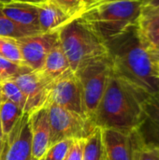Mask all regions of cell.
<instances>
[{
  "label": "cell",
  "mask_w": 159,
  "mask_h": 160,
  "mask_svg": "<svg viewBox=\"0 0 159 160\" xmlns=\"http://www.w3.org/2000/svg\"><path fill=\"white\" fill-rule=\"evenodd\" d=\"M1 7L2 6H0V37H7V38L19 39L26 36L39 34V33H36L31 30H28L17 24L10 19H8L3 13Z\"/></svg>",
  "instance_id": "cell-20"
},
{
  "label": "cell",
  "mask_w": 159,
  "mask_h": 160,
  "mask_svg": "<svg viewBox=\"0 0 159 160\" xmlns=\"http://www.w3.org/2000/svg\"><path fill=\"white\" fill-rule=\"evenodd\" d=\"M0 56L18 65L25 66L21 54L17 39L7 37H0Z\"/></svg>",
  "instance_id": "cell-22"
},
{
  "label": "cell",
  "mask_w": 159,
  "mask_h": 160,
  "mask_svg": "<svg viewBox=\"0 0 159 160\" xmlns=\"http://www.w3.org/2000/svg\"><path fill=\"white\" fill-rule=\"evenodd\" d=\"M32 136L33 160L41 159L51 146V128L47 107H42L29 114Z\"/></svg>",
  "instance_id": "cell-13"
},
{
  "label": "cell",
  "mask_w": 159,
  "mask_h": 160,
  "mask_svg": "<svg viewBox=\"0 0 159 160\" xmlns=\"http://www.w3.org/2000/svg\"><path fill=\"white\" fill-rule=\"evenodd\" d=\"M113 74L148 94L159 92V75L151 52L142 43L137 26L106 42Z\"/></svg>",
  "instance_id": "cell-1"
},
{
  "label": "cell",
  "mask_w": 159,
  "mask_h": 160,
  "mask_svg": "<svg viewBox=\"0 0 159 160\" xmlns=\"http://www.w3.org/2000/svg\"><path fill=\"white\" fill-rule=\"evenodd\" d=\"M58 39L73 72L93 60L108 56L106 41L80 16L58 31Z\"/></svg>",
  "instance_id": "cell-4"
},
{
  "label": "cell",
  "mask_w": 159,
  "mask_h": 160,
  "mask_svg": "<svg viewBox=\"0 0 159 160\" xmlns=\"http://www.w3.org/2000/svg\"><path fill=\"white\" fill-rule=\"evenodd\" d=\"M148 7V6H147ZM150 8H157V9H158L159 10V4L158 5H157V6H155V7H150Z\"/></svg>",
  "instance_id": "cell-35"
},
{
  "label": "cell",
  "mask_w": 159,
  "mask_h": 160,
  "mask_svg": "<svg viewBox=\"0 0 159 160\" xmlns=\"http://www.w3.org/2000/svg\"><path fill=\"white\" fill-rule=\"evenodd\" d=\"M156 64H157V72H158L159 75V61H156Z\"/></svg>",
  "instance_id": "cell-34"
},
{
  "label": "cell",
  "mask_w": 159,
  "mask_h": 160,
  "mask_svg": "<svg viewBox=\"0 0 159 160\" xmlns=\"http://www.w3.org/2000/svg\"><path fill=\"white\" fill-rule=\"evenodd\" d=\"M83 142L84 140L74 141L65 160H82Z\"/></svg>",
  "instance_id": "cell-26"
},
{
  "label": "cell",
  "mask_w": 159,
  "mask_h": 160,
  "mask_svg": "<svg viewBox=\"0 0 159 160\" xmlns=\"http://www.w3.org/2000/svg\"><path fill=\"white\" fill-rule=\"evenodd\" d=\"M3 13L17 24L36 33H40L37 5L11 2L1 7Z\"/></svg>",
  "instance_id": "cell-15"
},
{
  "label": "cell",
  "mask_w": 159,
  "mask_h": 160,
  "mask_svg": "<svg viewBox=\"0 0 159 160\" xmlns=\"http://www.w3.org/2000/svg\"><path fill=\"white\" fill-rule=\"evenodd\" d=\"M17 41L24 65L33 71H39L49 52L58 41V32L26 36Z\"/></svg>",
  "instance_id": "cell-10"
},
{
  "label": "cell",
  "mask_w": 159,
  "mask_h": 160,
  "mask_svg": "<svg viewBox=\"0 0 159 160\" xmlns=\"http://www.w3.org/2000/svg\"><path fill=\"white\" fill-rule=\"evenodd\" d=\"M4 142H5V135L3 134L1 127H0V160H1V156H2V152L4 148Z\"/></svg>",
  "instance_id": "cell-30"
},
{
  "label": "cell",
  "mask_w": 159,
  "mask_h": 160,
  "mask_svg": "<svg viewBox=\"0 0 159 160\" xmlns=\"http://www.w3.org/2000/svg\"><path fill=\"white\" fill-rule=\"evenodd\" d=\"M101 1H106V0H84V2H85V7H86L87 5L98 3V2H101ZM85 7H84V8H85Z\"/></svg>",
  "instance_id": "cell-32"
},
{
  "label": "cell",
  "mask_w": 159,
  "mask_h": 160,
  "mask_svg": "<svg viewBox=\"0 0 159 160\" xmlns=\"http://www.w3.org/2000/svg\"><path fill=\"white\" fill-rule=\"evenodd\" d=\"M142 5V0H106L87 5L80 17L107 42L137 24Z\"/></svg>",
  "instance_id": "cell-3"
},
{
  "label": "cell",
  "mask_w": 159,
  "mask_h": 160,
  "mask_svg": "<svg viewBox=\"0 0 159 160\" xmlns=\"http://www.w3.org/2000/svg\"><path fill=\"white\" fill-rule=\"evenodd\" d=\"M82 160H104L101 129L99 128H97L90 136L84 139Z\"/></svg>",
  "instance_id": "cell-19"
},
{
  "label": "cell",
  "mask_w": 159,
  "mask_h": 160,
  "mask_svg": "<svg viewBox=\"0 0 159 160\" xmlns=\"http://www.w3.org/2000/svg\"><path fill=\"white\" fill-rule=\"evenodd\" d=\"M48 103H54L70 112L88 116L81 83L72 70L49 84Z\"/></svg>",
  "instance_id": "cell-8"
},
{
  "label": "cell",
  "mask_w": 159,
  "mask_h": 160,
  "mask_svg": "<svg viewBox=\"0 0 159 160\" xmlns=\"http://www.w3.org/2000/svg\"><path fill=\"white\" fill-rule=\"evenodd\" d=\"M139 160H159V148L145 145Z\"/></svg>",
  "instance_id": "cell-27"
},
{
  "label": "cell",
  "mask_w": 159,
  "mask_h": 160,
  "mask_svg": "<svg viewBox=\"0 0 159 160\" xmlns=\"http://www.w3.org/2000/svg\"><path fill=\"white\" fill-rule=\"evenodd\" d=\"M11 3V0H0V5L3 6V5H6V4H9Z\"/></svg>",
  "instance_id": "cell-33"
},
{
  "label": "cell",
  "mask_w": 159,
  "mask_h": 160,
  "mask_svg": "<svg viewBox=\"0 0 159 160\" xmlns=\"http://www.w3.org/2000/svg\"><path fill=\"white\" fill-rule=\"evenodd\" d=\"M143 6H148V7H155L159 4V0H142Z\"/></svg>",
  "instance_id": "cell-29"
},
{
  "label": "cell",
  "mask_w": 159,
  "mask_h": 160,
  "mask_svg": "<svg viewBox=\"0 0 159 160\" xmlns=\"http://www.w3.org/2000/svg\"><path fill=\"white\" fill-rule=\"evenodd\" d=\"M51 128V145L62 140H84L97 128L88 116L66 110L54 103L46 105Z\"/></svg>",
  "instance_id": "cell-6"
},
{
  "label": "cell",
  "mask_w": 159,
  "mask_h": 160,
  "mask_svg": "<svg viewBox=\"0 0 159 160\" xmlns=\"http://www.w3.org/2000/svg\"><path fill=\"white\" fill-rule=\"evenodd\" d=\"M22 113L23 111L13 102L9 100L0 102V127L5 136L11 131Z\"/></svg>",
  "instance_id": "cell-18"
},
{
  "label": "cell",
  "mask_w": 159,
  "mask_h": 160,
  "mask_svg": "<svg viewBox=\"0 0 159 160\" xmlns=\"http://www.w3.org/2000/svg\"><path fill=\"white\" fill-rule=\"evenodd\" d=\"M39 160H43V158H41V159H39Z\"/></svg>",
  "instance_id": "cell-37"
},
{
  "label": "cell",
  "mask_w": 159,
  "mask_h": 160,
  "mask_svg": "<svg viewBox=\"0 0 159 160\" xmlns=\"http://www.w3.org/2000/svg\"><path fill=\"white\" fill-rule=\"evenodd\" d=\"M2 101V98H1V92H0V102Z\"/></svg>",
  "instance_id": "cell-36"
},
{
  "label": "cell",
  "mask_w": 159,
  "mask_h": 160,
  "mask_svg": "<svg viewBox=\"0 0 159 160\" xmlns=\"http://www.w3.org/2000/svg\"><path fill=\"white\" fill-rule=\"evenodd\" d=\"M29 71H33L26 66H22L15 64L2 56H0V82L13 79L14 77L26 73Z\"/></svg>",
  "instance_id": "cell-23"
},
{
  "label": "cell",
  "mask_w": 159,
  "mask_h": 160,
  "mask_svg": "<svg viewBox=\"0 0 159 160\" xmlns=\"http://www.w3.org/2000/svg\"><path fill=\"white\" fill-rule=\"evenodd\" d=\"M70 70L69 63L58 39L49 52L41 69L37 72L47 83L50 84L52 82Z\"/></svg>",
  "instance_id": "cell-17"
},
{
  "label": "cell",
  "mask_w": 159,
  "mask_h": 160,
  "mask_svg": "<svg viewBox=\"0 0 159 160\" xmlns=\"http://www.w3.org/2000/svg\"><path fill=\"white\" fill-rule=\"evenodd\" d=\"M73 140H62L59 141L49 147L43 160H65L71 146L73 143Z\"/></svg>",
  "instance_id": "cell-24"
},
{
  "label": "cell",
  "mask_w": 159,
  "mask_h": 160,
  "mask_svg": "<svg viewBox=\"0 0 159 160\" xmlns=\"http://www.w3.org/2000/svg\"><path fill=\"white\" fill-rule=\"evenodd\" d=\"M11 80L16 82L25 98L26 104L24 112L30 114L47 105L49 83L37 71L20 74Z\"/></svg>",
  "instance_id": "cell-11"
},
{
  "label": "cell",
  "mask_w": 159,
  "mask_h": 160,
  "mask_svg": "<svg viewBox=\"0 0 159 160\" xmlns=\"http://www.w3.org/2000/svg\"><path fill=\"white\" fill-rule=\"evenodd\" d=\"M37 9L39 31L43 34L58 32L66 24L76 18L67 14L59 7L49 0L37 5Z\"/></svg>",
  "instance_id": "cell-16"
},
{
  "label": "cell",
  "mask_w": 159,
  "mask_h": 160,
  "mask_svg": "<svg viewBox=\"0 0 159 160\" xmlns=\"http://www.w3.org/2000/svg\"><path fill=\"white\" fill-rule=\"evenodd\" d=\"M0 6H1V5H0Z\"/></svg>",
  "instance_id": "cell-38"
},
{
  "label": "cell",
  "mask_w": 159,
  "mask_h": 160,
  "mask_svg": "<svg viewBox=\"0 0 159 160\" xmlns=\"http://www.w3.org/2000/svg\"><path fill=\"white\" fill-rule=\"evenodd\" d=\"M48 0H11V2H20V3H28V4H34V5H39Z\"/></svg>",
  "instance_id": "cell-28"
},
{
  "label": "cell",
  "mask_w": 159,
  "mask_h": 160,
  "mask_svg": "<svg viewBox=\"0 0 159 160\" xmlns=\"http://www.w3.org/2000/svg\"><path fill=\"white\" fill-rule=\"evenodd\" d=\"M57 7H59L63 11L72 17H79L82 12L85 2L84 0H49Z\"/></svg>",
  "instance_id": "cell-25"
},
{
  "label": "cell",
  "mask_w": 159,
  "mask_h": 160,
  "mask_svg": "<svg viewBox=\"0 0 159 160\" xmlns=\"http://www.w3.org/2000/svg\"><path fill=\"white\" fill-rule=\"evenodd\" d=\"M0 92H1V98L3 100H9L19 106L24 112V108L26 104L25 98L19 88V86L16 84V82L11 80H5L0 82Z\"/></svg>",
  "instance_id": "cell-21"
},
{
  "label": "cell",
  "mask_w": 159,
  "mask_h": 160,
  "mask_svg": "<svg viewBox=\"0 0 159 160\" xmlns=\"http://www.w3.org/2000/svg\"><path fill=\"white\" fill-rule=\"evenodd\" d=\"M144 145L159 148V92L149 94L137 128Z\"/></svg>",
  "instance_id": "cell-12"
},
{
  "label": "cell",
  "mask_w": 159,
  "mask_h": 160,
  "mask_svg": "<svg viewBox=\"0 0 159 160\" xmlns=\"http://www.w3.org/2000/svg\"><path fill=\"white\" fill-rule=\"evenodd\" d=\"M101 138L104 160H139L145 146L137 129H101Z\"/></svg>",
  "instance_id": "cell-7"
},
{
  "label": "cell",
  "mask_w": 159,
  "mask_h": 160,
  "mask_svg": "<svg viewBox=\"0 0 159 160\" xmlns=\"http://www.w3.org/2000/svg\"><path fill=\"white\" fill-rule=\"evenodd\" d=\"M137 30L141 40L154 51L159 48V10L142 5V13L137 22Z\"/></svg>",
  "instance_id": "cell-14"
},
{
  "label": "cell",
  "mask_w": 159,
  "mask_h": 160,
  "mask_svg": "<svg viewBox=\"0 0 159 160\" xmlns=\"http://www.w3.org/2000/svg\"><path fill=\"white\" fill-rule=\"evenodd\" d=\"M151 54H152L155 61H159V48L157 50L151 51Z\"/></svg>",
  "instance_id": "cell-31"
},
{
  "label": "cell",
  "mask_w": 159,
  "mask_h": 160,
  "mask_svg": "<svg viewBox=\"0 0 159 160\" xmlns=\"http://www.w3.org/2000/svg\"><path fill=\"white\" fill-rule=\"evenodd\" d=\"M1 160H33L29 113L23 112L11 131L5 136Z\"/></svg>",
  "instance_id": "cell-9"
},
{
  "label": "cell",
  "mask_w": 159,
  "mask_h": 160,
  "mask_svg": "<svg viewBox=\"0 0 159 160\" xmlns=\"http://www.w3.org/2000/svg\"><path fill=\"white\" fill-rule=\"evenodd\" d=\"M74 73L82 89L87 115L93 120L112 73L110 58L106 56L93 60L80 68Z\"/></svg>",
  "instance_id": "cell-5"
},
{
  "label": "cell",
  "mask_w": 159,
  "mask_h": 160,
  "mask_svg": "<svg viewBox=\"0 0 159 160\" xmlns=\"http://www.w3.org/2000/svg\"><path fill=\"white\" fill-rule=\"evenodd\" d=\"M148 93L112 73L93 121L101 129H137Z\"/></svg>",
  "instance_id": "cell-2"
}]
</instances>
